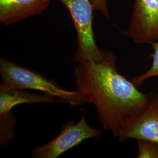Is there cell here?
I'll return each instance as SVG.
<instances>
[{"label":"cell","instance_id":"1","mask_svg":"<svg viewBox=\"0 0 158 158\" xmlns=\"http://www.w3.org/2000/svg\"><path fill=\"white\" fill-rule=\"evenodd\" d=\"M116 56L104 50L102 59L78 63L73 69L77 90L94 105L104 130L117 138L125 122L138 112L152 94L143 93L119 73Z\"/></svg>","mask_w":158,"mask_h":158},{"label":"cell","instance_id":"2","mask_svg":"<svg viewBox=\"0 0 158 158\" xmlns=\"http://www.w3.org/2000/svg\"><path fill=\"white\" fill-rule=\"evenodd\" d=\"M0 74L2 79L0 89H31L40 91L56 98L62 102L68 103L73 107L90 103L86 97L77 90H65L55 81L41 74L4 57L0 59Z\"/></svg>","mask_w":158,"mask_h":158},{"label":"cell","instance_id":"3","mask_svg":"<svg viewBox=\"0 0 158 158\" xmlns=\"http://www.w3.org/2000/svg\"><path fill=\"white\" fill-rule=\"evenodd\" d=\"M69 12L77 36V46L72 59L77 63L102 59L104 50L96 44L93 27V6L91 0H59Z\"/></svg>","mask_w":158,"mask_h":158},{"label":"cell","instance_id":"4","mask_svg":"<svg viewBox=\"0 0 158 158\" xmlns=\"http://www.w3.org/2000/svg\"><path fill=\"white\" fill-rule=\"evenodd\" d=\"M102 135V130L91 127L86 121L85 113L77 123L64 124L59 134L44 145L34 147L31 154L34 158H57L81 142Z\"/></svg>","mask_w":158,"mask_h":158},{"label":"cell","instance_id":"5","mask_svg":"<svg viewBox=\"0 0 158 158\" xmlns=\"http://www.w3.org/2000/svg\"><path fill=\"white\" fill-rule=\"evenodd\" d=\"M117 139L119 142L144 139L158 143V93L153 92L143 107L125 122Z\"/></svg>","mask_w":158,"mask_h":158},{"label":"cell","instance_id":"6","mask_svg":"<svg viewBox=\"0 0 158 158\" xmlns=\"http://www.w3.org/2000/svg\"><path fill=\"white\" fill-rule=\"evenodd\" d=\"M127 35L136 44L158 40V0H135Z\"/></svg>","mask_w":158,"mask_h":158},{"label":"cell","instance_id":"7","mask_svg":"<svg viewBox=\"0 0 158 158\" xmlns=\"http://www.w3.org/2000/svg\"><path fill=\"white\" fill-rule=\"evenodd\" d=\"M51 0H0V23L11 25L40 15L49 7Z\"/></svg>","mask_w":158,"mask_h":158},{"label":"cell","instance_id":"8","mask_svg":"<svg viewBox=\"0 0 158 158\" xmlns=\"http://www.w3.org/2000/svg\"><path fill=\"white\" fill-rule=\"evenodd\" d=\"M62 102L45 93H34L26 89H0V114L12 111V108L23 104L38 102Z\"/></svg>","mask_w":158,"mask_h":158},{"label":"cell","instance_id":"9","mask_svg":"<svg viewBox=\"0 0 158 158\" xmlns=\"http://www.w3.org/2000/svg\"><path fill=\"white\" fill-rule=\"evenodd\" d=\"M16 123L17 118L12 111L0 114V143L1 146H6L11 141L15 135Z\"/></svg>","mask_w":158,"mask_h":158},{"label":"cell","instance_id":"10","mask_svg":"<svg viewBox=\"0 0 158 158\" xmlns=\"http://www.w3.org/2000/svg\"><path fill=\"white\" fill-rule=\"evenodd\" d=\"M152 45L153 53L152 55V62L151 67L146 72L134 77L131 80L137 87L141 85L148 79L158 77V40Z\"/></svg>","mask_w":158,"mask_h":158},{"label":"cell","instance_id":"11","mask_svg":"<svg viewBox=\"0 0 158 158\" xmlns=\"http://www.w3.org/2000/svg\"><path fill=\"white\" fill-rule=\"evenodd\" d=\"M137 158H158V143L151 140L138 139Z\"/></svg>","mask_w":158,"mask_h":158},{"label":"cell","instance_id":"12","mask_svg":"<svg viewBox=\"0 0 158 158\" xmlns=\"http://www.w3.org/2000/svg\"><path fill=\"white\" fill-rule=\"evenodd\" d=\"M94 11L101 12L108 19H110L107 0H91Z\"/></svg>","mask_w":158,"mask_h":158}]
</instances>
